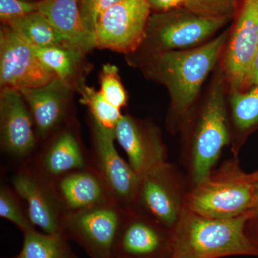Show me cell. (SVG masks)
<instances>
[{
	"instance_id": "cell-8",
	"label": "cell",
	"mask_w": 258,
	"mask_h": 258,
	"mask_svg": "<svg viewBox=\"0 0 258 258\" xmlns=\"http://www.w3.org/2000/svg\"><path fill=\"white\" fill-rule=\"evenodd\" d=\"M115 134L93 123L94 159L90 165L101 176L113 200L123 208L137 203L140 177L123 160L114 145Z\"/></svg>"
},
{
	"instance_id": "cell-12",
	"label": "cell",
	"mask_w": 258,
	"mask_h": 258,
	"mask_svg": "<svg viewBox=\"0 0 258 258\" xmlns=\"http://www.w3.org/2000/svg\"><path fill=\"white\" fill-rule=\"evenodd\" d=\"M258 47V0H244L225 58V70L234 91L250 81Z\"/></svg>"
},
{
	"instance_id": "cell-32",
	"label": "cell",
	"mask_w": 258,
	"mask_h": 258,
	"mask_svg": "<svg viewBox=\"0 0 258 258\" xmlns=\"http://www.w3.org/2000/svg\"><path fill=\"white\" fill-rule=\"evenodd\" d=\"M249 221L252 222L253 223L254 237H252V240L253 241L254 243L258 247V205L257 208L254 210L253 215L249 219Z\"/></svg>"
},
{
	"instance_id": "cell-14",
	"label": "cell",
	"mask_w": 258,
	"mask_h": 258,
	"mask_svg": "<svg viewBox=\"0 0 258 258\" xmlns=\"http://www.w3.org/2000/svg\"><path fill=\"white\" fill-rule=\"evenodd\" d=\"M115 139L140 178L166 163L164 146L157 133L144 130L128 115H122L120 118L115 127Z\"/></svg>"
},
{
	"instance_id": "cell-10",
	"label": "cell",
	"mask_w": 258,
	"mask_h": 258,
	"mask_svg": "<svg viewBox=\"0 0 258 258\" xmlns=\"http://www.w3.org/2000/svg\"><path fill=\"white\" fill-rule=\"evenodd\" d=\"M231 18L202 16L181 7L150 17L147 30L167 50L185 48L208 38Z\"/></svg>"
},
{
	"instance_id": "cell-29",
	"label": "cell",
	"mask_w": 258,
	"mask_h": 258,
	"mask_svg": "<svg viewBox=\"0 0 258 258\" xmlns=\"http://www.w3.org/2000/svg\"><path fill=\"white\" fill-rule=\"evenodd\" d=\"M37 11V3L24 0H0V18L5 23Z\"/></svg>"
},
{
	"instance_id": "cell-34",
	"label": "cell",
	"mask_w": 258,
	"mask_h": 258,
	"mask_svg": "<svg viewBox=\"0 0 258 258\" xmlns=\"http://www.w3.org/2000/svg\"><path fill=\"white\" fill-rule=\"evenodd\" d=\"M10 258H20V257H19V255L18 254V255H16V256H15V257H10Z\"/></svg>"
},
{
	"instance_id": "cell-18",
	"label": "cell",
	"mask_w": 258,
	"mask_h": 258,
	"mask_svg": "<svg viewBox=\"0 0 258 258\" xmlns=\"http://www.w3.org/2000/svg\"><path fill=\"white\" fill-rule=\"evenodd\" d=\"M79 1L41 0L37 2V11L46 17L69 46L84 52L96 45L94 35L83 24Z\"/></svg>"
},
{
	"instance_id": "cell-1",
	"label": "cell",
	"mask_w": 258,
	"mask_h": 258,
	"mask_svg": "<svg viewBox=\"0 0 258 258\" xmlns=\"http://www.w3.org/2000/svg\"><path fill=\"white\" fill-rule=\"evenodd\" d=\"M253 212L232 219L208 218L183 208L171 239V258L258 255L246 233Z\"/></svg>"
},
{
	"instance_id": "cell-23",
	"label": "cell",
	"mask_w": 258,
	"mask_h": 258,
	"mask_svg": "<svg viewBox=\"0 0 258 258\" xmlns=\"http://www.w3.org/2000/svg\"><path fill=\"white\" fill-rule=\"evenodd\" d=\"M81 102L89 108L93 122L115 134V129L122 115L120 110L113 106L99 91L81 82L79 86Z\"/></svg>"
},
{
	"instance_id": "cell-6",
	"label": "cell",
	"mask_w": 258,
	"mask_h": 258,
	"mask_svg": "<svg viewBox=\"0 0 258 258\" xmlns=\"http://www.w3.org/2000/svg\"><path fill=\"white\" fill-rule=\"evenodd\" d=\"M150 9L147 0H120L115 3L96 24V47L122 52L136 50L147 35Z\"/></svg>"
},
{
	"instance_id": "cell-9",
	"label": "cell",
	"mask_w": 258,
	"mask_h": 258,
	"mask_svg": "<svg viewBox=\"0 0 258 258\" xmlns=\"http://www.w3.org/2000/svg\"><path fill=\"white\" fill-rule=\"evenodd\" d=\"M56 76L35 55L33 48L20 38L8 25L0 32V83L2 88L19 91L41 87Z\"/></svg>"
},
{
	"instance_id": "cell-24",
	"label": "cell",
	"mask_w": 258,
	"mask_h": 258,
	"mask_svg": "<svg viewBox=\"0 0 258 258\" xmlns=\"http://www.w3.org/2000/svg\"><path fill=\"white\" fill-rule=\"evenodd\" d=\"M231 107L236 128L242 132L249 130L258 123V85L247 93L234 91Z\"/></svg>"
},
{
	"instance_id": "cell-25",
	"label": "cell",
	"mask_w": 258,
	"mask_h": 258,
	"mask_svg": "<svg viewBox=\"0 0 258 258\" xmlns=\"http://www.w3.org/2000/svg\"><path fill=\"white\" fill-rule=\"evenodd\" d=\"M20 197L14 189L6 186L0 190V217L16 226L22 232L35 228L29 218L27 208L24 209L20 203Z\"/></svg>"
},
{
	"instance_id": "cell-16",
	"label": "cell",
	"mask_w": 258,
	"mask_h": 258,
	"mask_svg": "<svg viewBox=\"0 0 258 258\" xmlns=\"http://www.w3.org/2000/svg\"><path fill=\"white\" fill-rule=\"evenodd\" d=\"M150 218V217H149ZM128 209L113 250V258H157L164 244L159 225Z\"/></svg>"
},
{
	"instance_id": "cell-31",
	"label": "cell",
	"mask_w": 258,
	"mask_h": 258,
	"mask_svg": "<svg viewBox=\"0 0 258 258\" xmlns=\"http://www.w3.org/2000/svg\"><path fill=\"white\" fill-rule=\"evenodd\" d=\"M250 82L254 85H258V47L252 63Z\"/></svg>"
},
{
	"instance_id": "cell-22",
	"label": "cell",
	"mask_w": 258,
	"mask_h": 258,
	"mask_svg": "<svg viewBox=\"0 0 258 258\" xmlns=\"http://www.w3.org/2000/svg\"><path fill=\"white\" fill-rule=\"evenodd\" d=\"M35 55L57 77L69 83L83 52L67 45L32 47Z\"/></svg>"
},
{
	"instance_id": "cell-13",
	"label": "cell",
	"mask_w": 258,
	"mask_h": 258,
	"mask_svg": "<svg viewBox=\"0 0 258 258\" xmlns=\"http://www.w3.org/2000/svg\"><path fill=\"white\" fill-rule=\"evenodd\" d=\"M18 89L3 88L0 96L1 140L3 149L17 158H25L36 143L33 118Z\"/></svg>"
},
{
	"instance_id": "cell-19",
	"label": "cell",
	"mask_w": 258,
	"mask_h": 258,
	"mask_svg": "<svg viewBox=\"0 0 258 258\" xmlns=\"http://www.w3.org/2000/svg\"><path fill=\"white\" fill-rule=\"evenodd\" d=\"M89 166L76 136L66 131L57 136L32 168L52 181Z\"/></svg>"
},
{
	"instance_id": "cell-20",
	"label": "cell",
	"mask_w": 258,
	"mask_h": 258,
	"mask_svg": "<svg viewBox=\"0 0 258 258\" xmlns=\"http://www.w3.org/2000/svg\"><path fill=\"white\" fill-rule=\"evenodd\" d=\"M6 25L32 47L69 45L46 17L39 11L11 20Z\"/></svg>"
},
{
	"instance_id": "cell-4",
	"label": "cell",
	"mask_w": 258,
	"mask_h": 258,
	"mask_svg": "<svg viewBox=\"0 0 258 258\" xmlns=\"http://www.w3.org/2000/svg\"><path fill=\"white\" fill-rule=\"evenodd\" d=\"M128 209L115 201L67 212L63 235L76 242L91 258H113Z\"/></svg>"
},
{
	"instance_id": "cell-3",
	"label": "cell",
	"mask_w": 258,
	"mask_h": 258,
	"mask_svg": "<svg viewBox=\"0 0 258 258\" xmlns=\"http://www.w3.org/2000/svg\"><path fill=\"white\" fill-rule=\"evenodd\" d=\"M225 31L211 42L191 50L166 51L157 61L158 74L169 88L174 110L188 111L209 73L217 63L226 42Z\"/></svg>"
},
{
	"instance_id": "cell-30",
	"label": "cell",
	"mask_w": 258,
	"mask_h": 258,
	"mask_svg": "<svg viewBox=\"0 0 258 258\" xmlns=\"http://www.w3.org/2000/svg\"><path fill=\"white\" fill-rule=\"evenodd\" d=\"M151 8L165 12L184 7L186 0H147Z\"/></svg>"
},
{
	"instance_id": "cell-26",
	"label": "cell",
	"mask_w": 258,
	"mask_h": 258,
	"mask_svg": "<svg viewBox=\"0 0 258 258\" xmlns=\"http://www.w3.org/2000/svg\"><path fill=\"white\" fill-rule=\"evenodd\" d=\"M100 92L113 106L120 110L126 103L127 96L120 82L118 70L111 64H104L101 74Z\"/></svg>"
},
{
	"instance_id": "cell-21",
	"label": "cell",
	"mask_w": 258,
	"mask_h": 258,
	"mask_svg": "<svg viewBox=\"0 0 258 258\" xmlns=\"http://www.w3.org/2000/svg\"><path fill=\"white\" fill-rule=\"evenodd\" d=\"M64 236L50 235L31 229L23 233L20 258H79Z\"/></svg>"
},
{
	"instance_id": "cell-33",
	"label": "cell",
	"mask_w": 258,
	"mask_h": 258,
	"mask_svg": "<svg viewBox=\"0 0 258 258\" xmlns=\"http://www.w3.org/2000/svg\"><path fill=\"white\" fill-rule=\"evenodd\" d=\"M248 176L249 179L252 181H258V171L252 173V174H248Z\"/></svg>"
},
{
	"instance_id": "cell-7",
	"label": "cell",
	"mask_w": 258,
	"mask_h": 258,
	"mask_svg": "<svg viewBox=\"0 0 258 258\" xmlns=\"http://www.w3.org/2000/svg\"><path fill=\"white\" fill-rule=\"evenodd\" d=\"M13 189L26 204L32 225L42 232L63 235L66 212L52 182L31 166L21 169L12 180Z\"/></svg>"
},
{
	"instance_id": "cell-11",
	"label": "cell",
	"mask_w": 258,
	"mask_h": 258,
	"mask_svg": "<svg viewBox=\"0 0 258 258\" xmlns=\"http://www.w3.org/2000/svg\"><path fill=\"white\" fill-rule=\"evenodd\" d=\"M186 194L175 171L167 163L140 178L137 204L150 218L166 227H174L184 207Z\"/></svg>"
},
{
	"instance_id": "cell-27",
	"label": "cell",
	"mask_w": 258,
	"mask_h": 258,
	"mask_svg": "<svg viewBox=\"0 0 258 258\" xmlns=\"http://www.w3.org/2000/svg\"><path fill=\"white\" fill-rule=\"evenodd\" d=\"M184 7L202 16L232 18L237 10V0H186Z\"/></svg>"
},
{
	"instance_id": "cell-5",
	"label": "cell",
	"mask_w": 258,
	"mask_h": 258,
	"mask_svg": "<svg viewBox=\"0 0 258 258\" xmlns=\"http://www.w3.org/2000/svg\"><path fill=\"white\" fill-rule=\"evenodd\" d=\"M230 142V132L221 84L212 88L194 134L189 159L194 184L208 177L222 149Z\"/></svg>"
},
{
	"instance_id": "cell-2",
	"label": "cell",
	"mask_w": 258,
	"mask_h": 258,
	"mask_svg": "<svg viewBox=\"0 0 258 258\" xmlns=\"http://www.w3.org/2000/svg\"><path fill=\"white\" fill-rule=\"evenodd\" d=\"M258 205V181L249 179L233 163L194 184L184 208L201 216L232 219L254 212Z\"/></svg>"
},
{
	"instance_id": "cell-17",
	"label": "cell",
	"mask_w": 258,
	"mask_h": 258,
	"mask_svg": "<svg viewBox=\"0 0 258 258\" xmlns=\"http://www.w3.org/2000/svg\"><path fill=\"white\" fill-rule=\"evenodd\" d=\"M20 91L30 107L37 133L46 137L63 117L70 93L69 83L56 76L41 87L24 88Z\"/></svg>"
},
{
	"instance_id": "cell-15",
	"label": "cell",
	"mask_w": 258,
	"mask_h": 258,
	"mask_svg": "<svg viewBox=\"0 0 258 258\" xmlns=\"http://www.w3.org/2000/svg\"><path fill=\"white\" fill-rule=\"evenodd\" d=\"M51 182L66 212L115 201L104 181L91 165Z\"/></svg>"
},
{
	"instance_id": "cell-28",
	"label": "cell",
	"mask_w": 258,
	"mask_h": 258,
	"mask_svg": "<svg viewBox=\"0 0 258 258\" xmlns=\"http://www.w3.org/2000/svg\"><path fill=\"white\" fill-rule=\"evenodd\" d=\"M120 0H80L81 18L88 32L95 37V29L102 15Z\"/></svg>"
}]
</instances>
